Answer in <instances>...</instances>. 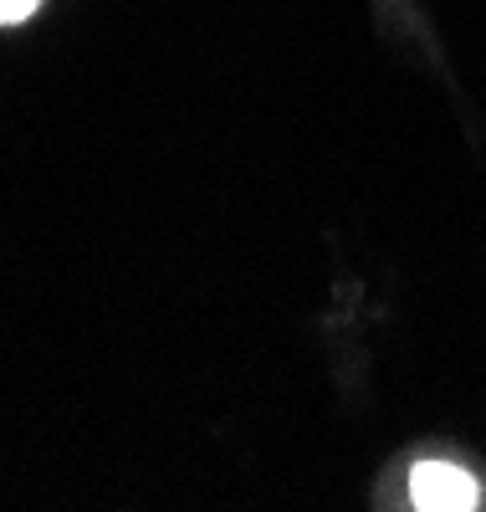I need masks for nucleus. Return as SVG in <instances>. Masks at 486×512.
Listing matches in <instances>:
<instances>
[{
    "label": "nucleus",
    "mask_w": 486,
    "mask_h": 512,
    "mask_svg": "<svg viewBox=\"0 0 486 512\" xmlns=\"http://www.w3.org/2000/svg\"><path fill=\"white\" fill-rule=\"evenodd\" d=\"M410 502L425 512H471L481 507V487L456 461L430 456V461H415V472H410Z\"/></svg>",
    "instance_id": "obj_1"
},
{
    "label": "nucleus",
    "mask_w": 486,
    "mask_h": 512,
    "mask_svg": "<svg viewBox=\"0 0 486 512\" xmlns=\"http://www.w3.org/2000/svg\"><path fill=\"white\" fill-rule=\"evenodd\" d=\"M36 6H41V0H0V26H16V21H26Z\"/></svg>",
    "instance_id": "obj_2"
}]
</instances>
